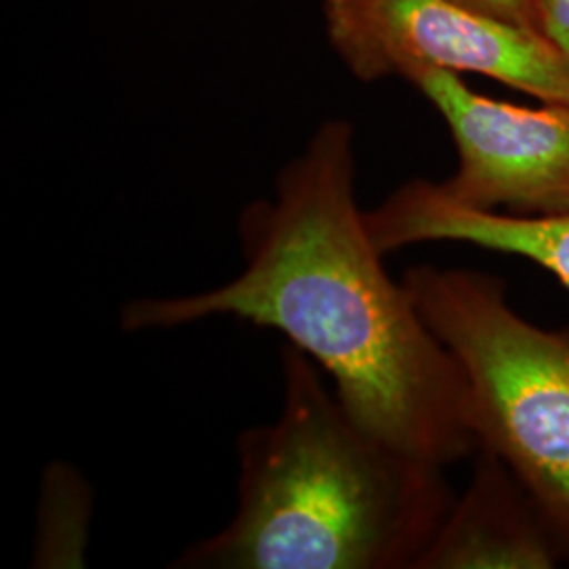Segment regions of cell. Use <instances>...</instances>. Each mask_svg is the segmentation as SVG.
Masks as SVG:
<instances>
[{"label":"cell","mask_w":569,"mask_h":569,"mask_svg":"<svg viewBox=\"0 0 569 569\" xmlns=\"http://www.w3.org/2000/svg\"><path fill=\"white\" fill-rule=\"evenodd\" d=\"M355 173L352 124L323 122L272 194L241 211L243 270L213 289L133 300L121 327L230 317L274 329L331 378L359 427L420 462L453 467L479 451L465 369L388 274Z\"/></svg>","instance_id":"cell-1"},{"label":"cell","mask_w":569,"mask_h":569,"mask_svg":"<svg viewBox=\"0 0 569 569\" xmlns=\"http://www.w3.org/2000/svg\"><path fill=\"white\" fill-rule=\"evenodd\" d=\"M277 420L237 439V510L186 547L176 568L416 569L456 493L446 468L359 427L326 373L281 346Z\"/></svg>","instance_id":"cell-2"},{"label":"cell","mask_w":569,"mask_h":569,"mask_svg":"<svg viewBox=\"0 0 569 569\" xmlns=\"http://www.w3.org/2000/svg\"><path fill=\"white\" fill-rule=\"evenodd\" d=\"M403 284L465 369L479 449L509 467L569 561V331L521 317L481 270L413 266Z\"/></svg>","instance_id":"cell-3"},{"label":"cell","mask_w":569,"mask_h":569,"mask_svg":"<svg viewBox=\"0 0 569 569\" xmlns=\"http://www.w3.org/2000/svg\"><path fill=\"white\" fill-rule=\"evenodd\" d=\"M323 16L327 39L359 81H407L435 68L569 103L568 66L542 34L456 0H323Z\"/></svg>","instance_id":"cell-4"},{"label":"cell","mask_w":569,"mask_h":569,"mask_svg":"<svg viewBox=\"0 0 569 569\" xmlns=\"http://www.w3.org/2000/svg\"><path fill=\"white\" fill-rule=\"evenodd\" d=\"M407 81L443 117L456 143L458 169L437 182L449 201L512 216L569 213V103L500 102L435 68Z\"/></svg>","instance_id":"cell-5"},{"label":"cell","mask_w":569,"mask_h":569,"mask_svg":"<svg viewBox=\"0 0 569 569\" xmlns=\"http://www.w3.org/2000/svg\"><path fill=\"white\" fill-rule=\"evenodd\" d=\"M367 230L382 253L409 244L467 243L526 258L569 291V213L512 216L453 203L437 182L411 180L366 211Z\"/></svg>","instance_id":"cell-6"},{"label":"cell","mask_w":569,"mask_h":569,"mask_svg":"<svg viewBox=\"0 0 569 569\" xmlns=\"http://www.w3.org/2000/svg\"><path fill=\"white\" fill-rule=\"evenodd\" d=\"M475 458L467 491L456 496L416 569H549L563 561L509 467L488 449Z\"/></svg>","instance_id":"cell-7"},{"label":"cell","mask_w":569,"mask_h":569,"mask_svg":"<svg viewBox=\"0 0 569 569\" xmlns=\"http://www.w3.org/2000/svg\"><path fill=\"white\" fill-rule=\"evenodd\" d=\"M538 32L552 44L569 70V0H531Z\"/></svg>","instance_id":"cell-8"},{"label":"cell","mask_w":569,"mask_h":569,"mask_svg":"<svg viewBox=\"0 0 569 569\" xmlns=\"http://www.w3.org/2000/svg\"><path fill=\"white\" fill-rule=\"evenodd\" d=\"M456 2L465 4L477 13L489 16L493 20L507 21L512 26L538 32L536 20H533L531 0H456Z\"/></svg>","instance_id":"cell-9"}]
</instances>
